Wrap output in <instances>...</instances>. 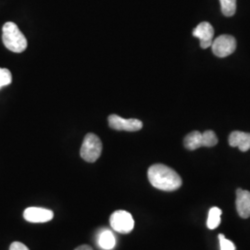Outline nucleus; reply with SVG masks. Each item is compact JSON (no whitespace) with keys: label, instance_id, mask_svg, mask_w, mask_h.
Segmentation results:
<instances>
[{"label":"nucleus","instance_id":"nucleus-15","mask_svg":"<svg viewBox=\"0 0 250 250\" xmlns=\"http://www.w3.org/2000/svg\"><path fill=\"white\" fill-rule=\"evenodd\" d=\"M202 143H203V146L206 147L214 146L218 143L217 135L213 131H210V130L205 131L204 133H202Z\"/></svg>","mask_w":250,"mask_h":250},{"label":"nucleus","instance_id":"nucleus-9","mask_svg":"<svg viewBox=\"0 0 250 250\" xmlns=\"http://www.w3.org/2000/svg\"><path fill=\"white\" fill-rule=\"evenodd\" d=\"M236 209L238 214L244 219L250 217V192L248 190L237 189L236 191Z\"/></svg>","mask_w":250,"mask_h":250},{"label":"nucleus","instance_id":"nucleus-19","mask_svg":"<svg viewBox=\"0 0 250 250\" xmlns=\"http://www.w3.org/2000/svg\"><path fill=\"white\" fill-rule=\"evenodd\" d=\"M75 250H93V249L90 246H87V245H83V246L78 247L77 249H75Z\"/></svg>","mask_w":250,"mask_h":250},{"label":"nucleus","instance_id":"nucleus-2","mask_svg":"<svg viewBox=\"0 0 250 250\" xmlns=\"http://www.w3.org/2000/svg\"><path fill=\"white\" fill-rule=\"evenodd\" d=\"M2 40L5 46L14 53H21L27 48L26 37L21 32L16 23L9 21L2 28Z\"/></svg>","mask_w":250,"mask_h":250},{"label":"nucleus","instance_id":"nucleus-8","mask_svg":"<svg viewBox=\"0 0 250 250\" xmlns=\"http://www.w3.org/2000/svg\"><path fill=\"white\" fill-rule=\"evenodd\" d=\"M193 36L200 40V46L206 49L212 45L213 36H214V29L210 23L204 21L197 25L194 31Z\"/></svg>","mask_w":250,"mask_h":250},{"label":"nucleus","instance_id":"nucleus-13","mask_svg":"<svg viewBox=\"0 0 250 250\" xmlns=\"http://www.w3.org/2000/svg\"><path fill=\"white\" fill-rule=\"evenodd\" d=\"M221 216H222V209L213 207L209 209L208 216V221H207V225L208 228L210 230L216 229L220 224H221Z\"/></svg>","mask_w":250,"mask_h":250},{"label":"nucleus","instance_id":"nucleus-6","mask_svg":"<svg viewBox=\"0 0 250 250\" xmlns=\"http://www.w3.org/2000/svg\"><path fill=\"white\" fill-rule=\"evenodd\" d=\"M107 121L109 127L117 131L136 132L143 127V123L137 119H124L116 114L109 115Z\"/></svg>","mask_w":250,"mask_h":250},{"label":"nucleus","instance_id":"nucleus-17","mask_svg":"<svg viewBox=\"0 0 250 250\" xmlns=\"http://www.w3.org/2000/svg\"><path fill=\"white\" fill-rule=\"evenodd\" d=\"M219 240L221 250H235V246L233 245V243L231 240L226 239L223 233L219 234Z\"/></svg>","mask_w":250,"mask_h":250},{"label":"nucleus","instance_id":"nucleus-5","mask_svg":"<svg viewBox=\"0 0 250 250\" xmlns=\"http://www.w3.org/2000/svg\"><path fill=\"white\" fill-rule=\"evenodd\" d=\"M236 48L235 38L232 36L223 35L217 37L212 42L211 49L215 56L219 58H225L234 52Z\"/></svg>","mask_w":250,"mask_h":250},{"label":"nucleus","instance_id":"nucleus-1","mask_svg":"<svg viewBox=\"0 0 250 250\" xmlns=\"http://www.w3.org/2000/svg\"><path fill=\"white\" fill-rule=\"evenodd\" d=\"M147 176L152 186L162 191H175L183 184L178 173L163 164L152 165L147 171Z\"/></svg>","mask_w":250,"mask_h":250},{"label":"nucleus","instance_id":"nucleus-18","mask_svg":"<svg viewBox=\"0 0 250 250\" xmlns=\"http://www.w3.org/2000/svg\"><path fill=\"white\" fill-rule=\"evenodd\" d=\"M9 250H29V249L21 242H13L9 247Z\"/></svg>","mask_w":250,"mask_h":250},{"label":"nucleus","instance_id":"nucleus-12","mask_svg":"<svg viewBox=\"0 0 250 250\" xmlns=\"http://www.w3.org/2000/svg\"><path fill=\"white\" fill-rule=\"evenodd\" d=\"M184 145L189 150H196L197 148L203 146L202 133L198 131L191 132L186 136L184 140Z\"/></svg>","mask_w":250,"mask_h":250},{"label":"nucleus","instance_id":"nucleus-4","mask_svg":"<svg viewBox=\"0 0 250 250\" xmlns=\"http://www.w3.org/2000/svg\"><path fill=\"white\" fill-rule=\"evenodd\" d=\"M110 225L116 232L120 233H129L134 227L133 216L125 210H117L110 216Z\"/></svg>","mask_w":250,"mask_h":250},{"label":"nucleus","instance_id":"nucleus-10","mask_svg":"<svg viewBox=\"0 0 250 250\" xmlns=\"http://www.w3.org/2000/svg\"><path fill=\"white\" fill-rule=\"evenodd\" d=\"M229 144L232 147H238L241 151H248L250 149V134L234 131L229 136Z\"/></svg>","mask_w":250,"mask_h":250},{"label":"nucleus","instance_id":"nucleus-7","mask_svg":"<svg viewBox=\"0 0 250 250\" xmlns=\"http://www.w3.org/2000/svg\"><path fill=\"white\" fill-rule=\"evenodd\" d=\"M23 217L29 223L43 224V223H47L51 221L53 219L54 213L53 211L50 209L37 208V207H31L24 210Z\"/></svg>","mask_w":250,"mask_h":250},{"label":"nucleus","instance_id":"nucleus-3","mask_svg":"<svg viewBox=\"0 0 250 250\" xmlns=\"http://www.w3.org/2000/svg\"><path fill=\"white\" fill-rule=\"evenodd\" d=\"M102 153V142L97 134H86L81 147V157L83 160L93 163L99 160Z\"/></svg>","mask_w":250,"mask_h":250},{"label":"nucleus","instance_id":"nucleus-11","mask_svg":"<svg viewBox=\"0 0 250 250\" xmlns=\"http://www.w3.org/2000/svg\"><path fill=\"white\" fill-rule=\"evenodd\" d=\"M99 246L104 250H113L116 246V238L109 230H103L99 233Z\"/></svg>","mask_w":250,"mask_h":250},{"label":"nucleus","instance_id":"nucleus-14","mask_svg":"<svg viewBox=\"0 0 250 250\" xmlns=\"http://www.w3.org/2000/svg\"><path fill=\"white\" fill-rule=\"evenodd\" d=\"M224 16L231 17L236 11V0H220Z\"/></svg>","mask_w":250,"mask_h":250},{"label":"nucleus","instance_id":"nucleus-16","mask_svg":"<svg viewBox=\"0 0 250 250\" xmlns=\"http://www.w3.org/2000/svg\"><path fill=\"white\" fill-rule=\"evenodd\" d=\"M12 83V75L8 69L0 68V88L7 86Z\"/></svg>","mask_w":250,"mask_h":250}]
</instances>
